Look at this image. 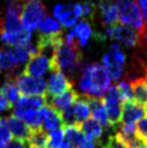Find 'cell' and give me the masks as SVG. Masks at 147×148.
Instances as JSON below:
<instances>
[{
    "label": "cell",
    "mask_w": 147,
    "mask_h": 148,
    "mask_svg": "<svg viewBox=\"0 0 147 148\" xmlns=\"http://www.w3.org/2000/svg\"><path fill=\"white\" fill-rule=\"evenodd\" d=\"M80 127L83 135L86 136L87 140H90L94 143H98L101 140L103 135V127L94 119H87L86 121L78 124Z\"/></svg>",
    "instance_id": "7402d4cb"
},
{
    "label": "cell",
    "mask_w": 147,
    "mask_h": 148,
    "mask_svg": "<svg viewBox=\"0 0 147 148\" xmlns=\"http://www.w3.org/2000/svg\"><path fill=\"white\" fill-rule=\"evenodd\" d=\"M95 13V4L91 1H86L82 4V15L86 17H92Z\"/></svg>",
    "instance_id": "8d00e7d4"
},
{
    "label": "cell",
    "mask_w": 147,
    "mask_h": 148,
    "mask_svg": "<svg viewBox=\"0 0 147 148\" xmlns=\"http://www.w3.org/2000/svg\"><path fill=\"white\" fill-rule=\"evenodd\" d=\"M98 10L102 17V21L105 25L113 26L118 23V11L116 2L111 0H100Z\"/></svg>",
    "instance_id": "d6986e66"
},
{
    "label": "cell",
    "mask_w": 147,
    "mask_h": 148,
    "mask_svg": "<svg viewBox=\"0 0 147 148\" xmlns=\"http://www.w3.org/2000/svg\"><path fill=\"white\" fill-rule=\"evenodd\" d=\"M87 99L90 105L91 115L93 117L92 119L96 120L103 127V129H109L110 124L108 121V117H107L106 108L104 106L102 99H92V97H87Z\"/></svg>",
    "instance_id": "ac0fdd59"
},
{
    "label": "cell",
    "mask_w": 147,
    "mask_h": 148,
    "mask_svg": "<svg viewBox=\"0 0 147 148\" xmlns=\"http://www.w3.org/2000/svg\"><path fill=\"white\" fill-rule=\"evenodd\" d=\"M5 1H8V2H10V3H12V2H15V1H17V0H5Z\"/></svg>",
    "instance_id": "bcb514c9"
},
{
    "label": "cell",
    "mask_w": 147,
    "mask_h": 148,
    "mask_svg": "<svg viewBox=\"0 0 147 148\" xmlns=\"http://www.w3.org/2000/svg\"><path fill=\"white\" fill-rule=\"evenodd\" d=\"M110 86V77L105 67L98 63L87 65L81 70L79 89L86 97L102 99Z\"/></svg>",
    "instance_id": "6da1fadb"
},
{
    "label": "cell",
    "mask_w": 147,
    "mask_h": 148,
    "mask_svg": "<svg viewBox=\"0 0 147 148\" xmlns=\"http://www.w3.org/2000/svg\"><path fill=\"white\" fill-rule=\"evenodd\" d=\"M116 7L118 11V21L121 25L131 27L139 33L145 27L143 14L135 0H117Z\"/></svg>",
    "instance_id": "3957f363"
},
{
    "label": "cell",
    "mask_w": 147,
    "mask_h": 148,
    "mask_svg": "<svg viewBox=\"0 0 147 148\" xmlns=\"http://www.w3.org/2000/svg\"><path fill=\"white\" fill-rule=\"evenodd\" d=\"M144 73H145V76H144V78H145V80L147 81V65L144 67Z\"/></svg>",
    "instance_id": "f6af8a7d"
},
{
    "label": "cell",
    "mask_w": 147,
    "mask_h": 148,
    "mask_svg": "<svg viewBox=\"0 0 147 148\" xmlns=\"http://www.w3.org/2000/svg\"><path fill=\"white\" fill-rule=\"evenodd\" d=\"M16 117L23 120L32 130H36V129L41 127V116L39 110L30 109V110L23 111V112L19 114Z\"/></svg>",
    "instance_id": "4dcf8cb0"
},
{
    "label": "cell",
    "mask_w": 147,
    "mask_h": 148,
    "mask_svg": "<svg viewBox=\"0 0 147 148\" xmlns=\"http://www.w3.org/2000/svg\"><path fill=\"white\" fill-rule=\"evenodd\" d=\"M95 148H105V145L102 143V140H100L98 143H95Z\"/></svg>",
    "instance_id": "7bdbcfd3"
},
{
    "label": "cell",
    "mask_w": 147,
    "mask_h": 148,
    "mask_svg": "<svg viewBox=\"0 0 147 148\" xmlns=\"http://www.w3.org/2000/svg\"><path fill=\"white\" fill-rule=\"evenodd\" d=\"M23 96H45L47 82L42 77H33L21 73L13 79Z\"/></svg>",
    "instance_id": "5b68a950"
},
{
    "label": "cell",
    "mask_w": 147,
    "mask_h": 148,
    "mask_svg": "<svg viewBox=\"0 0 147 148\" xmlns=\"http://www.w3.org/2000/svg\"><path fill=\"white\" fill-rule=\"evenodd\" d=\"M54 16L64 27H73L82 16V4L57 3L53 9Z\"/></svg>",
    "instance_id": "9c48e42d"
},
{
    "label": "cell",
    "mask_w": 147,
    "mask_h": 148,
    "mask_svg": "<svg viewBox=\"0 0 147 148\" xmlns=\"http://www.w3.org/2000/svg\"><path fill=\"white\" fill-rule=\"evenodd\" d=\"M30 39H32V32L25 29H21L15 33H7V32L0 33V41L9 47H16L28 43L30 42Z\"/></svg>",
    "instance_id": "ffe728a7"
},
{
    "label": "cell",
    "mask_w": 147,
    "mask_h": 148,
    "mask_svg": "<svg viewBox=\"0 0 147 148\" xmlns=\"http://www.w3.org/2000/svg\"><path fill=\"white\" fill-rule=\"evenodd\" d=\"M105 148H127V147L121 142H119L115 136H109L107 138L106 144H105Z\"/></svg>",
    "instance_id": "74e56055"
},
{
    "label": "cell",
    "mask_w": 147,
    "mask_h": 148,
    "mask_svg": "<svg viewBox=\"0 0 147 148\" xmlns=\"http://www.w3.org/2000/svg\"><path fill=\"white\" fill-rule=\"evenodd\" d=\"M63 142H64V129L62 127L50 131V134H48L47 148H58Z\"/></svg>",
    "instance_id": "1f68e13d"
},
{
    "label": "cell",
    "mask_w": 147,
    "mask_h": 148,
    "mask_svg": "<svg viewBox=\"0 0 147 148\" xmlns=\"http://www.w3.org/2000/svg\"><path fill=\"white\" fill-rule=\"evenodd\" d=\"M12 140V135L9 131L5 119L0 118V148H4Z\"/></svg>",
    "instance_id": "836d02e7"
},
{
    "label": "cell",
    "mask_w": 147,
    "mask_h": 148,
    "mask_svg": "<svg viewBox=\"0 0 147 148\" xmlns=\"http://www.w3.org/2000/svg\"><path fill=\"white\" fill-rule=\"evenodd\" d=\"M135 148H147V145L145 144V143H143V142H142L141 144L137 145V146H136V147H135Z\"/></svg>",
    "instance_id": "ee69618b"
},
{
    "label": "cell",
    "mask_w": 147,
    "mask_h": 148,
    "mask_svg": "<svg viewBox=\"0 0 147 148\" xmlns=\"http://www.w3.org/2000/svg\"><path fill=\"white\" fill-rule=\"evenodd\" d=\"M5 121H7L9 131L15 140L27 142V138H28L29 134L32 132V129L25 123L23 120L17 118L16 116L11 115L10 117L7 118Z\"/></svg>",
    "instance_id": "2e32d148"
},
{
    "label": "cell",
    "mask_w": 147,
    "mask_h": 148,
    "mask_svg": "<svg viewBox=\"0 0 147 148\" xmlns=\"http://www.w3.org/2000/svg\"><path fill=\"white\" fill-rule=\"evenodd\" d=\"M52 70H54L52 56H49L47 53L39 52L29 58L23 73L33 77H42L48 71Z\"/></svg>",
    "instance_id": "30bf717a"
},
{
    "label": "cell",
    "mask_w": 147,
    "mask_h": 148,
    "mask_svg": "<svg viewBox=\"0 0 147 148\" xmlns=\"http://www.w3.org/2000/svg\"><path fill=\"white\" fill-rule=\"evenodd\" d=\"M41 116V127L45 131H52L64 125V121L62 119L61 112L55 108L45 103L40 109Z\"/></svg>",
    "instance_id": "4fadbf2b"
},
{
    "label": "cell",
    "mask_w": 147,
    "mask_h": 148,
    "mask_svg": "<svg viewBox=\"0 0 147 148\" xmlns=\"http://www.w3.org/2000/svg\"><path fill=\"white\" fill-rule=\"evenodd\" d=\"M102 101L106 108L110 127H115L121 121V110H122V104L119 97L117 86L110 84L102 97Z\"/></svg>",
    "instance_id": "52a82bcc"
},
{
    "label": "cell",
    "mask_w": 147,
    "mask_h": 148,
    "mask_svg": "<svg viewBox=\"0 0 147 148\" xmlns=\"http://www.w3.org/2000/svg\"><path fill=\"white\" fill-rule=\"evenodd\" d=\"M135 134L137 138L147 145V116L141 118L137 124H135Z\"/></svg>",
    "instance_id": "e575fe53"
},
{
    "label": "cell",
    "mask_w": 147,
    "mask_h": 148,
    "mask_svg": "<svg viewBox=\"0 0 147 148\" xmlns=\"http://www.w3.org/2000/svg\"><path fill=\"white\" fill-rule=\"evenodd\" d=\"M0 90L2 92L3 96L5 97V99L11 105L17 103V101L20 99V91L17 89L16 84L13 81V79H7Z\"/></svg>",
    "instance_id": "f546056e"
},
{
    "label": "cell",
    "mask_w": 147,
    "mask_h": 148,
    "mask_svg": "<svg viewBox=\"0 0 147 148\" xmlns=\"http://www.w3.org/2000/svg\"><path fill=\"white\" fill-rule=\"evenodd\" d=\"M137 47H139L142 51L147 52V24L139 33V45H137Z\"/></svg>",
    "instance_id": "d590c367"
},
{
    "label": "cell",
    "mask_w": 147,
    "mask_h": 148,
    "mask_svg": "<svg viewBox=\"0 0 147 148\" xmlns=\"http://www.w3.org/2000/svg\"><path fill=\"white\" fill-rule=\"evenodd\" d=\"M0 70H1V69H0Z\"/></svg>",
    "instance_id": "c3c4849f"
},
{
    "label": "cell",
    "mask_w": 147,
    "mask_h": 148,
    "mask_svg": "<svg viewBox=\"0 0 147 148\" xmlns=\"http://www.w3.org/2000/svg\"><path fill=\"white\" fill-rule=\"evenodd\" d=\"M70 33L73 34L75 42L78 47H84L92 36V28L87 21H81L77 25H75V27L73 30H70Z\"/></svg>",
    "instance_id": "603a6c76"
},
{
    "label": "cell",
    "mask_w": 147,
    "mask_h": 148,
    "mask_svg": "<svg viewBox=\"0 0 147 148\" xmlns=\"http://www.w3.org/2000/svg\"><path fill=\"white\" fill-rule=\"evenodd\" d=\"M78 148H95V143L90 140H84Z\"/></svg>",
    "instance_id": "60d3db41"
},
{
    "label": "cell",
    "mask_w": 147,
    "mask_h": 148,
    "mask_svg": "<svg viewBox=\"0 0 147 148\" xmlns=\"http://www.w3.org/2000/svg\"><path fill=\"white\" fill-rule=\"evenodd\" d=\"M37 53H39L38 50H37V47L32 45L30 42L25 43V45H16L13 49V54H14V58L16 60V63L19 64V66L28 62L29 58Z\"/></svg>",
    "instance_id": "4316f807"
},
{
    "label": "cell",
    "mask_w": 147,
    "mask_h": 148,
    "mask_svg": "<svg viewBox=\"0 0 147 148\" xmlns=\"http://www.w3.org/2000/svg\"><path fill=\"white\" fill-rule=\"evenodd\" d=\"M146 112L145 105L139 103L135 99L126 101L122 104L121 121L122 123H134L135 121L143 118Z\"/></svg>",
    "instance_id": "5bb4252c"
},
{
    "label": "cell",
    "mask_w": 147,
    "mask_h": 148,
    "mask_svg": "<svg viewBox=\"0 0 147 148\" xmlns=\"http://www.w3.org/2000/svg\"><path fill=\"white\" fill-rule=\"evenodd\" d=\"M19 64L14 58L13 50L5 49L2 52H0V69L7 71V79H14L17 76L19 70Z\"/></svg>",
    "instance_id": "44dd1931"
},
{
    "label": "cell",
    "mask_w": 147,
    "mask_h": 148,
    "mask_svg": "<svg viewBox=\"0 0 147 148\" xmlns=\"http://www.w3.org/2000/svg\"><path fill=\"white\" fill-rule=\"evenodd\" d=\"M73 86V81H70L61 70H52L50 74L48 83H47L45 97H53V96H56L58 94H62L65 91L71 89Z\"/></svg>",
    "instance_id": "7c38bea8"
},
{
    "label": "cell",
    "mask_w": 147,
    "mask_h": 148,
    "mask_svg": "<svg viewBox=\"0 0 147 148\" xmlns=\"http://www.w3.org/2000/svg\"><path fill=\"white\" fill-rule=\"evenodd\" d=\"M58 148H76L75 146H73V145L70 144V143H68L67 140H64L63 143L61 144V146Z\"/></svg>",
    "instance_id": "b9f144b4"
},
{
    "label": "cell",
    "mask_w": 147,
    "mask_h": 148,
    "mask_svg": "<svg viewBox=\"0 0 147 148\" xmlns=\"http://www.w3.org/2000/svg\"><path fill=\"white\" fill-rule=\"evenodd\" d=\"M4 148H29V147L28 145H27V142H23V140L13 138V140H11L9 142V144Z\"/></svg>",
    "instance_id": "f35d334b"
},
{
    "label": "cell",
    "mask_w": 147,
    "mask_h": 148,
    "mask_svg": "<svg viewBox=\"0 0 147 148\" xmlns=\"http://www.w3.org/2000/svg\"><path fill=\"white\" fill-rule=\"evenodd\" d=\"M45 14L47 9L40 0H28L26 3L23 4L21 13V22L23 29L28 32L36 29L41 21L45 17Z\"/></svg>",
    "instance_id": "277c9868"
},
{
    "label": "cell",
    "mask_w": 147,
    "mask_h": 148,
    "mask_svg": "<svg viewBox=\"0 0 147 148\" xmlns=\"http://www.w3.org/2000/svg\"><path fill=\"white\" fill-rule=\"evenodd\" d=\"M23 9V3L22 2H12L9 4L7 8V12L4 16L1 18L0 23V33L7 32V33H15L19 32L22 27V22H21V13Z\"/></svg>",
    "instance_id": "8fae6325"
},
{
    "label": "cell",
    "mask_w": 147,
    "mask_h": 148,
    "mask_svg": "<svg viewBox=\"0 0 147 148\" xmlns=\"http://www.w3.org/2000/svg\"><path fill=\"white\" fill-rule=\"evenodd\" d=\"M11 108H12V105L5 99V97L3 96L2 92H1V90H0V112L10 110Z\"/></svg>",
    "instance_id": "ab89813d"
},
{
    "label": "cell",
    "mask_w": 147,
    "mask_h": 148,
    "mask_svg": "<svg viewBox=\"0 0 147 148\" xmlns=\"http://www.w3.org/2000/svg\"><path fill=\"white\" fill-rule=\"evenodd\" d=\"M117 86V91H118L119 97H120V101L121 103L126 102V101H131V99H134L133 97V92H132V89H131L130 82L128 81L127 79L123 80L121 82L118 83Z\"/></svg>",
    "instance_id": "d6a6232c"
},
{
    "label": "cell",
    "mask_w": 147,
    "mask_h": 148,
    "mask_svg": "<svg viewBox=\"0 0 147 148\" xmlns=\"http://www.w3.org/2000/svg\"><path fill=\"white\" fill-rule=\"evenodd\" d=\"M105 38H109L110 40L118 41L127 47H137L139 45V33L135 29L124 26L121 24H115L109 26L104 34Z\"/></svg>",
    "instance_id": "ba28073f"
},
{
    "label": "cell",
    "mask_w": 147,
    "mask_h": 148,
    "mask_svg": "<svg viewBox=\"0 0 147 148\" xmlns=\"http://www.w3.org/2000/svg\"><path fill=\"white\" fill-rule=\"evenodd\" d=\"M52 61L54 70H61L70 79H74L78 71L82 70V53L79 47L68 45L63 38L54 47Z\"/></svg>",
    "instance_id": "7a4b0ae2"
},
{
    "label": "cell",
    "mask_w": 147,
    "mask_h": 148,
    "mask_svg": "<svg viewBox=\"0 0 147 148\" xmlns=\"http://www.w3.org/2000/svg\"><path fill=\"white\" fill-rule=\"evenodd\" d=\"M146 105H147V104H146ZM146 112H147V106H146Z\"/></svg>",
    "instance_id": "7dc6e473"
},
{
    "label": "cell",
    "mask_w": 147,
    "mask_h": 148,
    "mask_svg": "<svg viewBox=\"0 0 147 148\" xmlns=\"http://www.w3.org/2000/svg\"><path fill=\"white\" fill-rule=\"evenodd\" d=\"M103 66L105 67L110 78L118 81L122 77L123 67L126 64V55L118 43H113L109 50L103 56Z\"/></svg>",
    "instance_id": "8992f818"
},
{
    "label": "cell",
    "mask_w": 147,
    "mask_h": 148,
    "mask_svg": "<svg viewBox=\"0 0 147 148\" xmlns=\"http://www.w3.org/2000/svg\"><path fill=\"white\" fill-rule=\"evenodd\" d=\"M130 86L133 92V97L139 103L147 104V81L144 77H137L130 80Z\"/></svg>",
    "instance_id": "484cf974"
},
{
    "label": "cell",
    "mask_w": 147,
    "mask_h": 148,
    "mask_svg": "<svg viewBox=\"0 0 147 148\" xmlns=\"http://www.w3.org/2000/svg\"><path fill=\"white\" fill-rule=\"evenodd\" d=\"M79 96L80 95L78 94L77 91L74 88H71L62 94H58L56 96H53V97H45V99H47V104L51 105L57 111L62 112V111L73 107L74 103L77 101Z\"/></svg>",
    "instance_id": "9a60e30c"
},
{
    "label": "cell",
    "mask_w": 147,
    "mask_h": 148,
    "mask_svg": "<svg viewBox=\"0 0 147 148\" xmlns=\"http://www.w3.org/2000/svg\"><path fill=\"white\" fill-rule=\"evenodd\" d=\"M63 129H64V135L67 138L66 140L76 148L79 147L82 142L86 140V136L83 135V133L77 124H65L63 125Z\"/></svg>",
    "instance_id": "83f0119b"
},
{
    "label": "cell",
    "mask_w": 147,
    "mask_h": 148,
    "mask_svg": "<svg viewBox=\"0 0 147 148\" xmlns=\"http://www.w3.org/2000/svg\"><path fill=\"white\" fill-rule=\"evenodd\" d=\"M73 110L75 124L78 125V124H80L83 121H86L87 119H89V117L91 115V110L88 99L84 97V96H79L77 101L74 103Z\"/></svg>",
    "instance_id": "cb8c5ba5"
},
{
    "label": "cell",
    "mask_w": 147,
    "mask_h": 148,
    "mask_svg": "<svg viewBox=\"0 0 147 148\" xmlns=\"http://www.w3.org/2000/svg\"><path fill=\"white\" fill-rule=\"evenodd\" d=\"M45 103H47L45 96H21L17 103L15 104L13 115L17 116L23 111L30 109L39 110Z\"/></svg>",
    "instance_id": "e0dca14e"
},
{
    "label": "cell",
    "mask_w": 147,
    "mask_h": 148,
    "mask_svg": "<svg viewBox=\"0 0 147 148\" xmlns=\"http://www.w3.org/2000/svg\"><path fill=\"white\" fill-rule=\"evenodd\" d=\"M39 28V35L40 36H47V37H53V36H61L62 28L60 23L54 17L45 16L38 26Z\"/></svg>",
    "instance_id": "d4e9b609"
},
{
    "label": "cell",
    "mask_w": 147,
    "mask_h": 148,
    "mask_svg": "<svg viewBox=\"0 0 147 148\" xmlns=\"http://www.w3.org/2000/svg\"><path fill=\"white\" fill-rule=\"evenodd\" d=\"M29 148H47L48 145V133L42 127L32 130L27 138Z\"/></svg>",
    "instance_id": "f1b7e54d"
}]
</instances>
